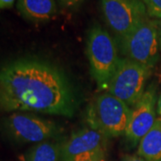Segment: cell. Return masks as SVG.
<instances>
[{"mask_svg":"<svg viewBox=\"0 0 161 161\" xmlns=\"http://www.w3.org/2000/svg\"><path fill=\"white\" fill-rule=\"evenodd\" d=\"M78 100L63 71L36 57L11 60L0 67V111H27L72 117Z\"/></svg>","mask_w":161,"mask_h":161,"instance_id":"1","label":"cell"},{"mask_svg":"<svg viewBox=\"0 0 161 161\" xmlns=\"http://www.w3.org/2000/svg\"><path fill=\"white\" fill-rule=\"evenodd\" d=\"M86 53L93 79L99 88L107 89L121 59L115 39L101 26L94 24L88 31Z\"/></svg>","mask_w":161,"mask_h":161,"instance_id":"2","label":"cell"},{"mask_svg":"<svg viewBox=\"0 0 161 161\" xmlns=\"http://www.w3.org/2000/svg\"><path fill=\"white\" fill-rule=\"evenodd\" d=\"M131 113L132 108L126 103L107 92L98 96L89 106L87 124L108 137H117L126 132Z\"/></svg>","mask_w":161,"mask_h":161,"instance_id":"3","label":"cell"},{"mask_svg":"<svg viewBox=\"0 0 161 161\" xmlns=\"http://www.w3.org/2000/svg\"><path fill=\"white\" fill-rule=\"evenodd\" d=\"M119 44L125 58L152 69L159 58L158 20L147 16Z\"/></svg>","mask_w":161,"mask_h":161,"instance_id":"4","label":"cell"},{"mask_svg":"<svg viewBox=\"0 0 161 161\" xmlns=\"http://www.w3.org/2000/svg\"><path fill=\"white\" fill-rule=\"evenodd\" d=\"M151 70L129 58H121L108 85V92L126 103L135 106L145 92Z\"/></svg>","mask_w":161,"mask_h":161,"instance_id":"5","label":"cell"},{"mask_svg":"<svg viewBox=\"0 0 161 161\" xmlns=\"http://www.w3.org/2000/svg\"><path fill=\"white\" fill-rule=\"evenodd\" d=\"M1 128L8 138L18 143H40L58 133L54 122L23 113H14L5 117L1 122Z\"/></svg>","mask_w":161,"mask_h":161,"instance_id":"6","label":"cell"},{"mask_svg":"<svg viewBox=\"0 0 161 161\" xmlns=\"http://www.w3.org/2000/svg\"><path fill=\"white\" fill-rule=\"evenodd\" d=\"M100 8L105 22L118 41L148 16L142 0H100Z\"/></svg>","mask_w":161,"mask_h":161,"instance_id":"7","label":"cell"},{"mask_svg":"<svg viewBox=\"0 0 161 161\" xmlns=\"http://www.w3.org/2000/svg\"><path fill=\"white\" fill-rule=\"evenodd\" d=\"M157 88L150 85L132 109L125 137L132 147L136 146L154 125L157 117Z\"/></svg>","mask_w":161,"mask_h":161,"instance_id":"8","label":"cell"},{"mask_svg":"<svg viewBox=\"0 0 161 161\" xmlns=\"http://www.w3.org/2000/svg\"><path fill=\"white\" fill-rule=\"evenodd\" d=\"M108 138L103 132L86 127L73 132L61 147V159L67 160L77 156L107 150Z\"/></svg>","mask_w":161,"mask_h":161,"instance_id":"9","label":"cell"},{"mask_svg":"<svg viewBox=\"0 0 161 161\" xmlns=\"http://www.w3.org/2000/svg\"><path fill=\"white\" fill-rule=\"evenodd\" d=\"M16 6L23 17L35 23L50 21L58 11L56 0H17Z\"/></svg>","mask_w":161,"mask_h":161,"instance_id":"10","label":"cell"},{"mask_svg":"<svg viewBox=\"0 0 161 161\" xmlns=\"http://www.w3.org/2000/svg\"><path fill=\"white\" fill-rule=\"evenodd\" d=\"M137 154L148 161H161V117L139 142Z\"/></svg>","mask_w":161,"mask_h":161,"instance_id":"11","label":"cell"},{"mask_svg":"<svg viewBox=\"0 0 161 161\" xmlns=\"http://www.w3.org/2000/svg\"><path fill=\"white\" fill-rule=\"evenodd\" d=\"M62 144L45 141L34 144L23 156V161H59Z\"/></svg>","mask_w":161,"mask_h":161,"instance_id":"12","label":"cell"},{"mask_svg":"<svg viewBox=\"0 0 161 161\" xmlns=\"http://www.w3.org/2000/svg\"><path fill=\"white\" fill-rule=\"evenodd\" d=\"M148 16L154 20H161V0H142Z\"/></svg>","mask_w":161,"mask_h":161,"instance_id":"13","label":"cell"},{"mask_svg":"<svg viewBox=\"0 0 161 161\" xmlns=\"http://www.w3.org/2000/svg\"><path fill=\"white\" fill-rule=\"evenodd\" d=\"M64 161H107V150L77 156Z\"/></svg>","mask_w":161,"mask_h":161,"instance_id":"14","label":"cell"},{"mask_svg":"<svg viewBox=\"0 0 161 161\" xmlns=\"http://www.w3.org/2000/svg\"><path fill=\"white\" fill-rule=\"evenodd\" d=\"M60 6L66 9H75L83 3L84 0H57Z\"/></svg>","mask_w":161,"mask_h":161,"instance_id":"15","label":"cell"},{"mask_svg":"<svg viewBox=\"0 0 161 161\" xmlns=\"http://www.w3.org/2000/svg\"><path fill=\"white\" fill-rule=\"evenodd\" d=\"M15 0H0V9L11 8L14 6Z\"/></svg>","mask_w":161,"mask_h":161,"instance_id":"16","label":"cell"},{"mask_svg":"<svg viewBox=\"0 0 161 161\" xmlns=\"http://www.w3.org/2000/svg\"><path fill=\"white\" fill-rule=\"evenodd\" d=\"M123 161H148L146 160L145 158H143L142 157L137 155H132V156H127L126 158H125Z\"/></svg>","mask_w":161,"mask_h":161,"instance_id":"17","label":"cell"},{"mask_svg":"<svg viewBox=\"0 0 161 161\" xmlns=\"http://www.w3.org/2000/svg\"><path fill=\"white\" fill-rule=\"evenodd\" d=\"M157 113L161 117V92L159 94V97L158 98V102H157Z\"/></svg>","mask_w":161,"mask_h":161,"instance_id":"18","label":"cell"},{"mask_svg":"<svg viewBox=\"0 0 161 161\" xmlns=\"http://www.w3.org/2000/svg\"><path fill=\"white\" fill-rule=\"evenodd\" d=\"M158 31L159 45L161 46V20H158Z\"/></svg>","mask_w":161,"mask_h":161,"instance_id":"19","label":"cell"},{"mask_svg":"<svg viewBox=\"0 0 161 161\" xmlns=\"http://www.w3.org/2000/svg\"><path fill=\"white\" fill-rule=\"evenodd\" d=\"M160 50H161V46H160Z\"/></svg>","mask_w":161,"mask_h":161,"instance_id":"20","label":"cell"}]
</instances>
